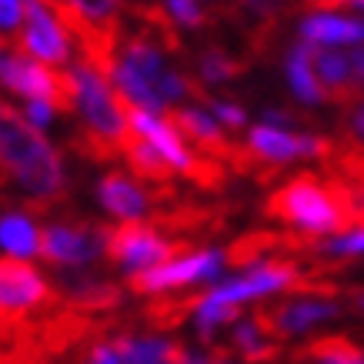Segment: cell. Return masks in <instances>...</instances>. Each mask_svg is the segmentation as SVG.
Listing matches in <instances>:
<instances>
[{"label":"cell","instance_id":"1","mask_svg":"<svg viewBox=\"0 0 364 364\" xmlns=\"http://www.w3.org/2000/svg\"><path fill=\"white\" fill-rule=\"evenodd\" d=\"M264 218L301 234H344L358 228L354 221V191L334 174H301L287 177L281 188L264 198Z\"/></svg>","mask_w":364,"mask_h":364},{"label":"cell","instance_id":"2","mask_svg":"<svg viewBox=\"0 0 364 364\" xmlns=\"http://www.w3.org/2000/svg\"><path fill=\"white\" fill-rule=\"evenodd\" d=\"M0 157L7 171L21 181V188L31 194L27 208L33 214H44L54 204H64L67 177L60 154L41 134V127H33L27 114L11 107L7 100H0Z\"/></svg>","mask_w":364,"mask_h":364},{"label":"cell","instance_id":"3","mask_svg":"<svg viewBox=\"0 0 364 364\" xmlns=\"http://www.w3.org/2000/svg\"><path fill=\"white\" fill-rule=\"evenodd\" d=\"M114 87L131 104L154 114H164L181 97H194L200 104L210 97L194 77L171 70L164 54H161V44L144 31L127 33L121 41V57L114 67Z\"/></svg>","mask_w":364,"mask_h":364},{"label":"cell","instance_id":"4","mask_svg":"<svg viewBox=\"0 0 364 364\" xmlns=\"http://www.w3.org/2000/svg\"><path fill=\"white\" fill-rule=\"evenodd\" d=\"M70 70L77 80V114L84 117V127L70 141L74 151L97 164L117 161L127 134V100L117 87H111V77H104L84 60H77Z\"/></svg>","mask_w":364,"mask_h":364},{"label":"cell","instance_id":"5","mask_svg":"<svg viewBox=\"0 0 364 364\" xmlns=\"http://www.w3.org/2000/svg\"><path fill=\"white\" fill-rule=\"evenodd\" d=\"M191 251H194L191 237H161V231L154 224H144V221L104 224V257L114 267L144 271V267L184 257Z\"/></svg>","mask_w":364,"mask_h":364},{"label":"cell","instance_id":"6","mask_svg":"<svg viewBox=\"0 0 364 364\" xmlns=\"http://www.w3.org/2000/svg\"><path fill=\"white\" fill-rule=\"evenodd\" d=\"M0 84L27 100H44L57 114L77 111V80L74 70H57L54 64L33 60L27 54L0 57Z\"/></svg>","mask_w":364,"mask_h":364},{"label":"cell","instance_id":"7","mask_svg":"<svg viewBox=\"0 0 364 364\" xmlns=\"http://www.w3.org/2000/svg\"><path fill=\"white\" fill-rule=\"evenodd\" d=\"M57 304V291L44 274L21 257H0V314L14 328H27L37 311Z\"/></svg>","mask_w":364,"mask_h":364},{"label":"cell","instance_id":"8","mask_svg":"<svg viewBox=\"0 0 364 364\" xmlns=\"http://www.w3.org/2000/svg\"><path fill=\"white\" fill-rule=\"evenodd\" d=\"M244 144H247L251 154L257 157V181L267 184V181L281 174V167L291 164V161H304V157L324 161L334 141L284 131V127H274V124H257V127H251V134H247Z\"/></svg>","mask_w":364,"mask_h":364},{"label":"cell","instance_id":"9","mask_svg":"<svg viewBox=\"0 0 364 364\" xmlns=\"http://www.w3.org/2000/svg\"><path fill=\"white\" fill-rule=\"evenodd\" d=\"M228 264L221 251H191L184 257L164 261V264L144 267V271H131L127 274V287L134 294H167L174 287H188L194 281L214 277Z\"/></svg>","mask_w":364,"mask_h":364},{"label":"cell","instance_id":"10","mask_svg":"<svg viewBox=\"0 0 364 364\" xmlns=\"http://www.w3.org/2000/svg\"><path fill=\"white\" fill-rule=\"evenodd\" d=\"M37 254L54 267H84L104 254V224L94 221H70L50 224L41 231Z\"/></svg>","mask_w":364,"mask_h":364},{"label":"cell","instance_id":"11","mask_svg":"<svg viewBox=\"0 0 364 364\" xmlns=\"http://www.w3.org/2000/svg\"><path fill=\"white\" fill-rule=\"evenodd\" d=\"M14 47H17V54H27L44 64L70 60V33L60 27V21L41 0H23V27L17 31Z\"/></svg>","mask_w":364,"mask_h":364},{"label":"cell","instance_id":"12","mask_svg":"<svg viewBox=\"0 0 364 364\" xmlns=\"http://www.w3.org/2000/svg\"><path fill=\"white\" fill-rule=\"evenodd\" d=\"M341 314V308L334 301H321V298H304V301H287V304H267V308L254 311V324L274 338V341H284L291 334H301L321 324V321H331Z\"/></svg>","mask_w":364,"mask_h":364},{"label":"cell","instance_id":"13","mask_svg":"<svg viewBox=\"0 0 364 364\" xmlns=\"http://www.w3.org/2000/svg\"><path fill=\"white\" fill-rule=\"evenodd\" d=\"M311 64H314V77H318L321 94H324L328 104H338L344 111L358 107L364 87L354 77L351 54H344V50L328 47V44H311Z\"/></svg>","mask_w":364,"mask_h":364},{"label":"cell","instance_id":"14","mask_svg":"<svg viewBox=\"0 0 364 364\" xmlns=\"http://www.w3.org/2000/svg\"><path fill=\"white\" fill-rule=\"evenodd\" d=\"M121 157L127 161V167L141 177L147 188H174L177 171L171 167V161H167L144 134L134 131L131 124H127V134H124V141H121Z\"/></svg>","mask_w":364,"mask_h":364},{"label":"cell","instance_id":"15","mask_svg":"<svg viewBox=\"0 0 364 364\" xmlns=\"http://www.w3.org/2000/svg\"><path fill=\"white\" fill-rule=\"evenodd\" d=\"M97 198H100V204H104V210H111L114 218H121V221H137V218H144L147 210L154 208L147 188L134 184L131 177L117 174V171L100 177Z\"/></svg>","mask_w":364,"mask_h":364},{"label":"cell","instance_id":"16","mask_svg":"<svg viewBox=\"0 0 364 364\" xmlns=\"http://www.w3.org/2000/svg\"><path fill=\"white\" fill-rule=\"evenodd\" d=\"M294 364H364V348L348 334H318L294 351Z\"/></svg>","mask_w":364,"mask_h":364},{"label":"cell","instance_id":"17","mask_svg":"<svg viewBox=\"0 0 364 364\" xmlns=\"http://www.w3.org/2000/svg\"><path fill=\"white\" fill-rule=\"evenodd\" d=\"M114 348L124 364H198L184 344L161 338H114Z\"/></svg>","mask_w":364,"mask_h":364},{"label":"cell","instance_id":"18","mask_svg":"<svg viewBox=\"0 0 364 364\" xmlns=\"http://www.w3.org/2000/svg\"><path fill=\"white\" fill-rule=\"evenodd\" d=\"M301 33L311 44H364V21H351V17H331V14H318L301 23Z\"/></svg>","mask_w":364,"mask_h":364},{"label":"cell","instance_id":"19","mask_svg":"<svg viewBox=\"0 0 364 364\" xmlns=\"http://www.w3.org/2000/svg\"><path fill=\"white\" fill-rule=\"evenodd\" d=\"M204 294H188V298H157L141 311L144 321L157 331H174L177 324H184L191 314H198Z\"/></svg>","mask_w":364,"mask_h":364},{"label":"cell","instance_id":"20","mask_svg":"<svg viewBox=\"0 0 364 364\" xmlns=\"http://www.w3.org/2000/svg\"><path fill=\"white\" fill-rule=\"evenodd\" d=\"M287 80H291V87L298 94L304 104H321L324 94H321V84L314 77V64H311V44L308 41H301L291 57H287Z\"/></svg>","mask_w":364,"mask_h":364},{"label":"cell","instance_id":"21","mask_svg":"<svg viewBox=\"0 0 364 364\" xmlns=\"http://www.w3.org/2000/svg\"><path fill=\"white\" fill-rule=\"evenodd\" d=\"M0 244L14 257H31L41 247V231L23 214H7V218H0Z\"/></svg>","mask_w":364,"mask_h":364},{"label":"cell","instance_id":"22","mask_svg":"<svg viewBox=\"0 0 364 364\" xmlns=\"http://www.w3.org/2000/svg\"><path fill=\"white\" fill-rule=\"evenodd\" d=\"M198 70L208 84H228V80L241 77L244 70H247V60H237V57H231L221 47H208L198 57Z\"/></svg>","mask_w":364,"mask_h":364},{"label":"cell","instance_id":"23","mask_svg":"<svg viewBox=\"0 0 364 364\" xmlns=\"http://www.w3.org/2000/svg\"><path fill=\"white\" fill-rule=\"evenodd\" d=\"M84 17H90L100 27H117L121 31V7L124 0H70Z\"/></svg>","mask_w":364,"mask_h":364},{"label":"cell","instance_id":"24","mask_svg":"<svg viewBox=\"0 0 364 364\" xmlns=\"http://www.w3.org/2000/svg\"><path fill=\"white\" fill-rule=\"evenodd\" d=\"M164 7L181 27H204L208 23V14L198 7V0H167Z\"/></svg>","mask_w":364,"mask_h":364},{"label":"cell","instance_id":"25","mask_svg":"<svg viewBox=\"0 0 364 364\" xmlns=\"http://www.w3.org/2000/svg\"><path fill=\"white\" fill-rule=\"evenodd\" d=\"M204 107H208L218 121L224 124V127H244L247 124V114H244V107H237V104H231V100H221V97H208L204 100Z\"/></svg>","mask_w":364,"mask_h":364},{"label":"cell","instance_id":"26","mask_svg":"<svg viewBox=\"0 0 364 364\" xmlns=\"http://www.w3.org/2000/svg\"><path fill=\"white\" fill-rule=\"evenodd\" d=\"M23 27V0H0V31H21Z\"/></svg>","mask_w":364,"mask_h":364},{"label":"cell","instance_id":"27","mask_svg":"<svg viewBox=\"0 0 364 364\" xmlns=\"http://www.w3.org/2000/svg\"><path fill=\"white\" fill-rule=\"evenodd\" d=\"M27 121L33 124V127H47V124L54 121V107H50V104H44V100H31V104H27Z\"/></svg>","mask_w":364,"mask_h":364},{"label":"cell","instance_id":"28","mask_svg":"<svg viewBox=\"0 0 364 364\" xmlns=\"http://www.w3.org/2000/svg\"><path fill=\"white\" fill-rule=\"evenodd\" d=\"M351 67H354V77H358V84L364 87V44L351 50Z\"/></svg>","mask_w":364,"mask_h":364},{"label":"cell","instance_id":"29","mask_svg":"<svg viewBox=\"0 0 364 364\" xmlns=\"http://www.w3.org/2000/svg\"><path fill=\"white\" fill-rule=\"evenodd\" d=\"M21 331H23V328H14L11 321L0 314V344H4V341H17V334H21Z\"/></svg>","mask_w":364,"mask_h":364},{"label":"cell","instance_id":"30","mask_svg":"<svg viewBox=\"0 0 364 364\" xmlns=\"http://www.w3.org/2000/svg\"><path fill=\"white\" fill-rule=\"evenodd\" d=\"M308 7H321V11H328V7H341V4H351V0H304Z\"/></svg>","mask_w":364,"mask_h":364},{"label":"cell","instance_id":"31","mask_svg":"<svg viewBox=\"0 0 364 364\" xmlns=\"http://www.w3.org/2000/svg\"><path fill=\"white\" fill-rule=\"evenodd\" d=\"M348 294H351V301H354V304H358V308L364 311V287H351Z\"/></svg>","mask_w":364,"mask_h":364},{"label":"cell","instance_id":"32","mask_svg":"<svg viewBox=\"0 0 364 364\" xmlns=\"http://www.w3.org/2000/svg\"><path fill=\"white\" fill-rule=\"evenodd\" d=\"M354 131H358V137H364V104H361V111H358V117H354Z\"/></svg>","mask_w":364,"mask_h":364},{"label":"cell","instance_id":"33","mask_svg":"<svg viewBox=\"0 0 364 364\" xmlns=\"http://www.w3.org/2000/svg\"><path fill=\"white\" fill-rule=\"evenodd\" d=\"M7 174H11V171H7V164H4V161H0V184H4V181H7Z\"/></svg>","mask_w":364,"mask_h":364},{"label":"cell","instance_id":"34","mask_svg":"<svg viewBox=\"0 0 364 364\" xmlns=\"http://www.w3.org/2000/svg\"><path fill=\"white\" fill-rule=\"evenodd\" d=\"M351 4H354V7H361V11H364V0H351Z\"/></svg>","mask_w":364,"mask_h":364},{"label":"cell","instance_id":"35","mask_svg":"<svg viewBox=\"0 0 364 364\" xmlns=\"http://www.w3.org/2000/svg\"><path fill=\"white\" fill-rule=\"evenodd\" d=\"M4 47H7V41H4V37H0V50H4Z\"/></svg>","mask_w":364,"mask_h":364},{"label":"cell","instance_id":"36","mask_svg":"<svg viewBox=\"0 0 364 364\" xmlns=\"http://www.w3.org/2000/svg\"><path fill=\"white\" fill-rule=\"evenodd\" d=\"M214 364H224V361H214Z\"/></svg>","mask_w":364,"mask_h":364}]
</instances>
